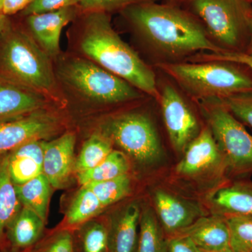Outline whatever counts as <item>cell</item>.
<instances>
[{
    "mask_svg": "<svg viewBox=\"0 0 252 252\" xmlns=\"http://www.w3.org/2000/svg\"><path fill=\"white\" fill-rule=\"evenodd\" d=\"M81 252H109L108 226L89 220L80 225L78 233Z\"/></svg>",
    "mask_w": 252,
    "mask_h": 252,
    "instance_id": "obj_28",
    "label": "cell"
},
{
    "mask_svg": "<svg viewBox=\"0 0 252 252\" xmlns=\"http://www.w3.org/2000/svg\"><path fill=\"white\" fill-rule=\"evenodd\" d=\"M46 100L42 94L6 79L0 80V122L41 110Z\"/></svg>",
    "mask_w": 252,
    "mask_h": 252,
    "instance_id": "obj_16",
    "label": "cell"
},
{
    "mask_svg": "<svg viewBox=\"0 0 252 252\" xmlns=\"http://www.w3.org/2000/svg\"><path fill=\"white\" fill-rule=\"evenodd\" d=\"M79 6L26 16L30 34L50 58L60 53V39L63 28L77 17Z\"/></svg>",
    "mask_w": 252,
    "mask_h": 252,
    "instance_id": "obj_12",
    "label": "cell"
},
{
    "mask_svg": "<svg viewBox=\"0 0 252 252\" xmlns=\"http://www.w3.org/2000/svg\"><path fill=\"white\" fill-rule=\"evenodd\" d=\"M75 144L76 135L72 132H66L50 142L42 141L43 174L52 188H63L69 182L75 163Z\"/></svg>",
    "mask_w": 252,
    "mask_h": 252,
    "instance_id": "obj_13",
    "label": "cell"
},
{
    "mask_svg": "<svg viewBox=\"0 0 252 252\" xmlns=\"http://www.w3.org/2000/svg\"><path fill=\"white\" fill-rule=\"evenodd\" d=\"M240 122L252 128V92L220 99Z\"/></svg>",
    "mask_w": 252,
    "mask_h": 252,
    "instance_id": "obj_31",
    "label": "cell"
},
{
    "mask_svg": "<svg viewBox=\"0 0 252 252\" xmlns=\"http://www.w3.org/2000/svg\"><path fill=\"white\" fill-rule=\"evenodd\" d=\"M44 226L45 221L35 212L22 207L6 227V234L14 248H28L40 240Z\"/></svg>",
    "mask_w": 252,
    "mask_h": 252,
    "instance_id": "obj_20",
    "label": "cell"
},
{
    "mask_svg": "<svg viewBox=\"0 0 252 252\" xmlns=\"http://www.w3.org/2000/svg\"><path fill=\"white\" fill-rule=\"evenodd\" d=\"M34 0H3L0 6V14L9 16L23 11Z\"/></svg>",
    "mask_w": 252,
    "mask_h": 252,
    "instance_id": "obj_36",
    "label": "cell"
},
{
    "mask_svg": "<svg viewBox=\"0 0 252 252\" xmlns=\"http://www.w3.org/2000/svg\"><path fill=\"white\" fill-rule=\"evenodd\" d=\"M177 235L188 237L203 251L232 252L226 219L220 215L200 217Z\"/></svg>",
    "mask_w": 252,
    "mask_h": 252,
    "instance_id": "obj_17",
    "label": "cell"
},
{
    "mask_svg": "<svg viewBox=\"0 0 252 252\" xmlns=\"http://www.w3.org/2000/svg\"><path fill=\"white\" fill-rule=\"evenodd\" d=\"M86 185L95 194L103 207L120 201L131 191V180L127 174L112 180L92 182Z\"/></svg>",
    "mask_w": 252,
    "mask_h": 252,
    "instance_id": "obj_27",
    "label": "cell"
},
{
    "mask_svg": "<svg viewBox=\"0 0 252 252\" xmlns=\"http://www.w3.org/2000/svg\"><path fill=\"white\" fill-rule=\"evenodd\" d=\"M22 208L9 170L8 154L0 155V240L6 227Z\"/></svg>",
    "mask_w": 252,
    "mask_h": 252,
    "instance_id": "obj_22",
    "label": "cell"
},
{
    "mask_svg": "<svg viewBox=\"0 0 252 252\" xmlns=\"http://www.w3.org/2000/svg\"><path fill=\"white\" fill-rule=\"evenodd\" d=\"M164 233L154 210L144 209L141 214L137 252H168Z\"/></svg>",
    "mask_w": 252,
    "mask_h": 252,
    "instance_id": "obj_23",
    "label": "cell"
},
{
    "mask_svg": "<svg viewBox=\"0 0 252 252\" xmlns=\"http://www.w3.org/2000/svg\"><path fill=\"white\" fill-rule=\"evenodd\" d=\"M11 252V251H4V252Z\"/></svg>",
    "mask_w": 252,
    "mask_h": 252,
    "instance_id": "obj_42",
    "label": "cell"
},
{
    "mask_svg": "<svg viewBox=\"0 0 252 252\" xmlns=\"http://www.w3.org/2000/svg\"><path fill=\"white\" fill-rule=\"evenodd\" d=\"M157 0H79V8L81 13L104 12L110 14L111 13L122 12L132 5L140 3L157 1Z\"/></svg>",
    "mask_w": 252,
    "mask_h": 252,
    "instance_id": "obj_30",
    "label": "cell"
},
{
    "mask_svg": "<svg viewBox=\"0 0 252 252\" xmlns=\"http://www.w3.org/2000/svg\"><path fill=\"white\" fill-rule=\"evenodd\" d=\"M194 62H205V61H227L240 63L248 67L252 72V54L246 53L229 52L224 51L220 54H204L199 56L197 59H194Z\"/></svg>",
    "mask_w": 252,
    "mask_h": 252,
    "instance_id": "obj_33",
    "label": "cell"
},
{
    "mask_svg": "<svg viewBox=\"0 0 252 252\" xmlns=\"http://www.w3.org/2000/svg\"><path fill=\"white\" fill-rule=\"evenodd\" d=\"M182 1H183V0H165V1H166L165 3L179 5Z\"/></svg>",
    "mask_w": 252,
    "mask_h": 252,
    "instance_id": "obj_39",
    "label": "cell"
},
{
    "mask_svg": "<svg viewBox=\"0 0 252 252\" xmlns=\"http://www.w3.org/2000/svg\"><path fill=\"white\" fill-rule=\"evenodd\" d=\"M59 75L68 88L94 103L120 104L141 97L140 91L133 86L86 58L64 61Z\"/></svg>",
    "mask_w": 252,
    "mask_h": 252,
    "instance_id": "obj_6",
    "label": "cell"
},
{
    "mask_svg": "<svg viewBox=\"0 0 252 252\" xmlns=\"http://www.w3.org/2000/svg\"><path fill=\"white\" fill-rule=\"evenodd\" d=\"M120 13L149 45L167 56L225 51L212 41L198 18L180 5L149 1L132 5Z\"/></svg>",
    "mask_w": 252,
    "mask_h": 252,
    "instance_id": "obj_1",
    "label": "cell"
},
{
    "mask_svg": "<svg viewBox=\"0 0 252 252\" xmlns=\"http://www.w3.org/2000/svg\"><path fill=\"white\" fill-rule=\"evenodd\" d=\"M0 70L5 79L47 97L59 88L51 58L30 34L9 26L1 34Z\"/></svg>",
    "mask_w": 252,
    "mask_h": 252,
    "instance_id": "obj_3",
    "label": "cell"
},
{
    "mask_svg": "<svg viewBox=\"0 0 252 252\" xmlns=\"http://www.w3.org/2000/svg\"><path fill=\"white\" fill-rule=\"evenodd\" d=\"M3 0H0V6H1V2H2Z\"/></svg>",
    "mask_w": 252,
    "mask_h": 252,
    "instance_id": "obj_41",
    "label": "cell"
},
{
    "mask_svg": "<svg viewBox=\"0 0 252 252\" xmlns=\"http://www.w3.org/2000/svg\"><path fill=\"white\" fill-rule=\"evenodd\" d=\"M158 99L170 142L175 150L183 153L200 132L197 119L180 93L170 84L163 86Z\"/></svg>",
    "mask_w": 252,
    "mask_h": 252,
    "instance_id": "obj_9",
    "label": "cell"
},
{
    "mask_svg": "<svg viewBox=\"0 0 252 252\" xmlns=\"http://www.w3.org/2000/svg\"><path fill=\"white\" fill-rule=\"evenodd\" d=\"M42 141L34 140L8 153L9 170L15 185H21L43 174Z\"/></svg>",
    "mask_w": 252,
    "mask_h": 252,
    "instance_id": "obj_19",
    "label": "cell"
},
{
    "mask_svg": "<svg viewBox=\"0 0 252 252\" xmlns=\"http://www.w3.org/2000/svg\"><path fill=\"white\" fill-rule=\"evenodd\" d=\"M82 15L79 47L84 58L141 92L159 99L160 91L153 70L119 35L109 14L93 11Z\"/></svg>",
    "mask_w": 252,
    "mask_h": 252,
    "instance_id": "obj_2",
    "label": "cell"
},
{
    "mask_svg": "<svg viewBox=\"0 0 252 252\" xmlns=\"http://www.w3.org/2000/svg\"><path fill=\"white\" fill-rule=\"evenodd\" d=\"M129 169L130 164L126 154L112 150L107 158L94 168L77 173V179L81 186L86 185L126 175Z\"/></svg>",
    "mask_w": 252,
    "mask_h": 252,
    "instance_id": "obj_24",
    "label": "cell"
},
{
    "mask_svg": "<svg viewBox=\"0 0 252 252\" xmlns=\"http://www.w3.org/2000/svg\"><path fill=\"white\" fill-rule=\"evenodd\" d=\"M15 187L22 207L35 212L46 222L52 187L44 174Z\"/></svg>",
    "mask_w": 252,
    "mask_h": 252,
    "instance_id": "obj_21",
    "label": "cell"
},
{
    "mask_svg": "<svg viewBox=\"0 0 252 252\" xmlns=\"http://www.w3.org/2000/svg\"><path fill=\"white\" fill-rule=\"evenodd\" d=\"M200 109L224 159L226 172L235 177L252 174V135L220 99L201 100Z\"/></svg>",
    "mask_w": 252,
    "mask_h": 252,
    "instance_id": "obj_7",
    "label": "cell"
},
{
    "mask_svg": "<svg viewBox=\"0 0 252 252\" xmlns=\"http://www.w3.org/2000/svg\"><path fill=\"white\" fill-rule=\"evenodd\" d=\"M141 209L137 202L118 210L108 225L109 252H137Z\"/></svg>",
    "mask_w": 252,
    "mask_h": 252,
    "instance_id": "obj_15",
    "label": "cell"
},
{
    "mask_svg": "<svg viewBox=\"0 0 252 252\" xmlns=\"http://www.w3.org/2000/svg\"><path fill=\"white\" fill-rule=\"evenodd\" d=\"M168 252H201L187 236L177 235L167 238Z\"/></svg>",
    "mask_w": 252,
    "mask_h": 252,
    "instance_id": "obj_35",
    "label": "cell"
},
{
    "mask_svg": "<svg viewBox=\"0 0 252 252\" xmlns=\"http://www.w3.org/2000/svg\"><path fill=\"white\" fill-rule=\"evenodd\" d=\"M112 141L101 132L91 135L83 145L75 160L74 171L77 174L97 166L112 152Z\"/></svg>",
    "mask_w": 252,
    "mask_h": 252,
    "instance_id": "obj_26",
    "label": "cell"
},
{
    "mask_svg": "<svg viewBox=\"0 0 252 252\" xmlns=\"http://www.w3.org/2000/svg\"><path fill=\"white\" fill-rule=\"evenodd\" d=\"M214 215L252 217V182L238 180L217 189L209 198Z\"/></svg>",
    "mask_w": 252,
    "mask_h": 252,
    "instance_id": "obj_18",
    "label": "cell"
},
{
    "mask_svg": "<svg viewBox=\"0 0 252 252\" xmlns=\"http://www.w3.org/2000/svg\"><path fill=\"white\" fill-rule=\"evenodd\" d=\"M101 133L141 164L153 165L161 159L162 149L155 126L142 113L127 112L109 118L102 124Z\"/></svg>",
    "mask_w": 252,
    "mask_h": 252,
    "instance_id": "obj_8",
    "label": "cell"
},
{
    "mask_svg": "<svg viewBox=\"0 0 252 252\" xmlns=\"http://www.w3.org/2000/svg\"><path fill=\"white\" fill-rule=\"evenodd\" d=\"M233 252H252V217H227Z\"/></svg>",
    "mask_w": 252,
    "mask_h": 252,
    "instance_id": "obj_29",
    "label": "cell"
},
{
    "mask_svg": "<svg viewBox=\"0 0 252 252\" xmlns=\"http://www.w3.org/2000/svg\"><path fill=\"white\" fill-rule=\"evenodd\" d=\"M250 1H252V0H250Z\"/></svg>",
    "mask_w": 252,
    "mask_h": 252,
    "instance_id": "obj_43",
    "label": "cell"
},
{
    "mask_svg": "<svg viewBox=\"0 0 252 252\" xmlns=\"http://www.w3.org/2000/svg\"><path fill=\"white\" fill-rule=\"evenodd\" d=\"M10 25L9 18L8 16L0 14V35Z\"/></svg>",
    "mask_w": 252,
    "mask_h": 252,
    "instance_id": "obj_38",
    "label": "cell"
},
{
    "mask_svg": "<svg viewBox=\"0 0 252 252\" xmlns=\"http://www.w3.org/2000/svg\"><path fill=\"white\" fill-rule=\"evenodd\" d=\"M249 31H250V37L248 47H247L246 54H252V8L249 18Z\"/></svg>",
    "mask_w": 252,
    "mask_h": 252,
    "instance_id": "obj_37",
    "label": "cell"
},
{
    "mask_svg": "<svg viewBox=\"0 0 252 252\" xmlns=\"http://www.w3.org/2000/svg\"><path fill=\"white\" fill-rule=\"evenodd\" d=\"M179 5L198 18L209 36L225 51L246 52L250 0H183Z\"/></svg>",
    "mask_w": 252,
    "mask_h": 252,
    "instance_id": "obj_5",
    "label": "cell"
},
{
    "mask_svg": "<svg viewBox=\"0 0 252 252\" xmlns=\"http://www.w3.org/2000/svg\"><path fill=\"white\" fill-rule=\"evenodd\" d=\"M104 207L88 186H81L69 205L66 217L69 225H81L102 211Z\"/></svg>",
    "mask_w": 252,
    "mask_h": 252,
    "instance_id": "obj_25",
    "label": "cell"
},
{
    "mask_svg": "<svg viewBox=\"0 0 252 252\" xmlns=\"http://www.w3.org/2000/svg\"><path fill=\"white\" fill-rule=\"evenodd\" d=\"M154 201L162 229L170 237L178 234L203 217L198 205L164 190L154 193Z\"/></svg>",
    "mask_w": 252,
    "mask_h": 252,
    "instance_id": "obj_14",
    "label": "cell"
},
{
    "mask_svg": "<svg viewBox=\"0 0 252 252\" xmlns=\"http://www.w3.org/2000/svg\"><path fill=\"white\" fill-rule=\"evenodd\" d=\"M79 0H34L22 11L23 16L54 12L64 8L79 6Z\"/></svg>",
    "mask_w": 252,
    "mask_h": 252,
    "instance_id": "obj_32",
    "label": "cell"
},
{
    "mask_svg": "<svg viewBox=\"0 0 252 252\" xmlns=\"http://www.w3.org/2000/svg\"><path fill=\"white\" fill-rule=\"evenodd\" d=\"M42 110L0 122V155L31 141L44 140L58 130L57 118Z\"/></svg>",
    "mask_w": 252,
    "mask_h": 252,
    "instance_id": "obj_10",
    "label": "cell"
},
{
    "mask_svg": "<svg viewBox=\"0 0 252 252\" xmlns=\"http://www.w3.org/2000/svg\"><path fill=\"white\" fill-rule=\"evenodd\" d=\"M201 252H210V251H203V250H201Z\"/></svg>",
    "mask_w": 252,
    "mask_h": 252,
    "instance_id": "obj_40",
    "label": "cell"
},
{
    "mask_svg": "<svg viewBox=\"0 0 252 252\" xmlns=\"http://www.w3.org/2000/svg\"><path fill=\"white\" fill-rule=\"evenodd\" d=\"M74 238L67 230L58 232L46 244L41 252H75Z\"/></svg>",
    "mask_w": 252,
    "mask_h": 252,
    "instance_id": "obj_34",
    "label": "cell"
},
{
    "mask_svg": "<svg viewBox=\"0 0 252 252\" xmlns=\"http://www.w3.org/2000/svg\"><path fill=\"white\" fill-rule=\"evenodd\" d=\"M184 153L176 167L179 175L199 178L214 172L218 176L226 172L224 159L208 127L199 132Z\"/></svg>",
    "mask_w": 252,
    "mask_h": 252,
    "instance_id": "obj_11",
    "label": "cell"
},
{
    "mask_svg": "<svg viewBox=\"0 0 252 252\" xmlns=\"http://www.w3.org/2000/svg\"><path fill=\"white\" fill-rule=\"evenodd\" d=\"M164 72L200 100L221 99L252 92V72L240 63L227 61L160 63Z\"/></svg>",
    "mask_w": 252,
    "mask_h": 252,
    "instance_id": "obj_4",
    "label": "cell"
}]
</instances>
